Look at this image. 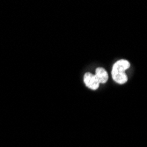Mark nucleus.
<instances>
[{
  "instance_id": "nucleus-4",
  "label": "nucleus",
  "mask_w": 147,
  "mask_h": 147,
  "mask_svg": "<svg viewBox=\"0 0 147 147\" xmlns=\"http://www.w3.org/2000/svg\"><path fill=\"white\" fill-rule=\"evenodd\" d=\"M112 78L118 84H125L127 82V76L124 72H119V71H112Z\"/></svg>"
},
{
  "instance_id": "nucleus-1",
  "label": "nucleus",
  "mask_w": 147,
  "mask_h": 147,
  "mask_svg": "<svg viewBox=\"0 0 147 147\" xmlns=\"http://www.w3.org/2000/svg\"><path fill=\"white\" fill-rule=\"evenodd\" d=\"M84 81H85V84L86 85V86L89 87L92 90H96V89L99 88L100 83L97 80L95 75H92L90 72H87V73L85 74Z\"/></svg>"
},
{
  "instance_id": "nucleus-3",
  "label": "nucleus",
  "mask_w": 147,
  "mask_h": 147,
  "mask_svg": "<svg viewBox=\"0 0 147 147\" xmlns=\"http://www.w3.org/2000/svg\"><path fill=\"white\" fill-rule=\"evenodd\" d=\"M95 77L97 78V80L99 81V83L100 84H104L108 81L109 79V74L107 72V71L101 67H99L96 69V71H95Z\"/></svg>"
},
{
  "instance_id": "nucleus-2",
  "label": "nucleus",
  "mask_w": 147,
  "mask_h": 147,
  "mask_svg": "<svg viewBox=\"0 0 147 147\" xmlns=\"http://www.w3.org/2000/svg\"><path fill=\"white\" fill-rule=\"evenodd\" d=\"M129 66H130V63L127 60H119L114 64L112 71H119V72H124L126 70H128L129 68Z\"/></svg>"
}]
</instances>
